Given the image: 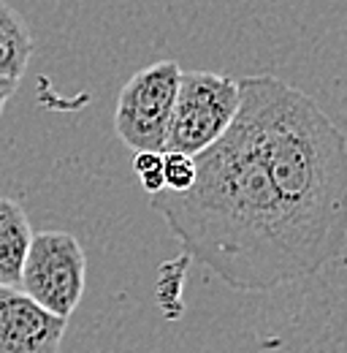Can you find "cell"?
<instances>
[{
    "label": "cell",
    "mask_w": 347,
    "mask_h": 353,
    "mask_svg": "<svg viewBox=\"0 0 347 353\" xmlns=\"http://www.w3.org/2000/svg\"><path fill=\"white\" fill-rule=\"evenodd\" d=\"M190 261L209 266L236 291H271L309 277L285 207L239 120L196 155L185 193L149 196Z\"/></svg>",
    "instance_id": "6da1fadb"
},
{
    "label": "cell",
    "mask_w": 347,
    "mask_h": 353,
    "mask_svg": "<svg viewBox=\"0 0 347 353\" xmlns=\"http://www.w3.org/2000/svg\"><path fill=\"white\" fill-rule=\"evenodd\" d=\"M236 120L269 172L309 272H320L347 242V136L306 92L269 74L239 79Z\"/></svg>",
    "instance_id": "7a4b0ae2"
},
{
    "label": "cell",
    "mask_w": 347,
    "mask_h": 353,
    "mask_svg": "<svg viewBox=\"0 0 347 353\" xmlns=\"http://www.w3.org/2000/svg\"><path fill=\"white\" fill-rule=\"evenodd\" d=\"M239 112V82L212 71H182L163 152L196 158L228 131Z\"/></svg>",
    "instance_id": "3957f363"
},
{
    "label": "cell",
    "mask_w": 347,
    "mask_h": 353,
    "mask_svg": "<svg viewBox=\"0 0 347 353\" xmlns=\"http://www.w3.org/2000/svg\"><path fill=\"white\" fill-rule=\"evenodd\" d=\"M87 285V256L79 239L68 231H39L30 239L19 291L52 315L71 318Z\"/></svg>",
    "instance_id": "277c9868"
},
{
    "label": "cell",
    "mask_w": 347,
    "mask_h": 353,
    "mask_svg": "<svg viewBox=\"0 0 347 353\" xmlns=\"http://www.w3.org/2000/svg\"><path fill=\"white\" fill-rule=\"evenodd\" d=\"M179 77L182 68L176 60H160L136 71L123 85L114 131L133 152H163Z\"/></svg>",
    "instance_id": "5b68a950"
},
{
    "label": "cell",
    "mask_w": 347,
    "mask_h": 353,
    "mask_svg": "<svg viewBox=\"0 0 347 353\" xmlns=\"http://www.w3.org/2000/svg\"><path fill=\"white\" fill-rule=\"evenodd\" d=\"M68 321L19 288L0 285V353H57Z\"/></svg>",
    "instance_id": "8992f818"
},
{
    "label": "cell",
    "mask_w": 347,
    "mask_h": 353,
    "mask_svg": "<svg viewBox=\"0 0 347 353\" xmlns=\"http://www.w3.org/2000/svg\"><path fill=\"white\" fill-rule=\"evenodd\" d=\"M30 239H33V228L25 207L14 199L0 196V285L19 288Z\"/></svg>",
    "instance_id": "52a82bcc"
},
{
    "label": "cell",
    "mask_w": 347,
    "mask_h": 353,
    "mask_svg": "<svg viewBox=\"0 0 347 353\" xmlns=\"http://www.w3.org/2000/svg\"><path fill=\"white\" fill-rule=\"evenodd\" d=\"M33 54V36L25 19L0 0V77L19 82Z\"/></svg>",
    "instance_id": "ba28073f"
},
{
    "label": "cell",
    "mask_w": 347,
    "mask_h": 353,
    "mask_svg": "<svg viewBox=\"0 0 347 353\" xmlns=\"http://www.w3.org/2000/svg\"><path fill=\"white\" fill-rule=\"evenodd\" d=\"M163 182L166 190L185 193L196 182V158L182 152H163Z\"/></svg>",
    "instance_id": "9c48e42d"
},
{
    "label": "cell",
    "mask_w": 347,
    "mask_h": 353,
    "mask_svg": "<svg viewBox=\"0 0 347 353\" xmlns=\"http://www.w3.org/2000/svg\"><path fill=\"white\" fill-rule=\"evenodd\" d=\"M133 172H136L141 188L149 196L166 190V182H163V152H136Z\"/></svg>",
    "instance_id": "30bf717a"
},
{
    "label": "cell",
    "mask_w": 347,
    "mask_h": 353,
    "mask_svg": "<svg viewBox=\"0 0 347 353\" xmlns=\"http://www.w3.org/2000/svg\"><path fill=\"white\" fill-rule=\"evenodd\" d=\"M17 85H19V82H14V79H6V77H0V114H3L6 103L11 101V95L17 92Z\"/></svg>",
    "instance_id": "8fae6325"
}]
</instances>
